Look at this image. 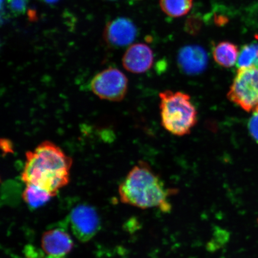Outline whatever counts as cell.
<instances>
[{"label": "cell", "mask_w": 258, "mask_h": 258, "mask_svg": "<svg viewBox=\"0 0 258 258\" xmlns=\"http://www.w3.org/2000/svg\"><path fill=\"white\" fill-rule=\"evenodd\" d=\"M160 5L167 15L178 18L188 14L192 8V0H160Z\"/></svg>", "instance_id": "13"}, {"label": "cell", "mask_w": 258, "mask_h": 258, "mask_svg": "<svg viewBox=\"0 0 258 258\" xmlns=\"http://www.w3.org/2000/svg\"><path fill=\"white\" fill-rule=\"evenodd\" d=\"M90 89L100 99L120 102L127 94L128 79L120 70L109 67L93 77L90 82Z\"/></svg>", "instance_id": "5"}, {"label": "cell", "mask_w": 258, "mask_h": 258, "mask_svg": "<svg viewBox=\"0 0 258 258\" xmlns=\"http://www.w3.org/2000/svg\"><path fill=\"white\" fill-rule=\"evenodd\" d=\"M21 179L46 190L53 196L70 182L73 161L57 145L46 141L29 151Z\"/></svg>", "instance_id": "1"}, {"label": "cell", "mask_w": 258, "mask_h": 258, "mask_svg": "<svg viewBox=\"0 0 258 258\" xmlns=\"http://www.w3.org/2000/svg\"><path fill=\"white\" fill-rule=\"evenodd\" d=\"M137 34V28L130 20L118 18L108 25L105 39L111 46L121 47L133 43Z\"/></svg>", "instance_id": "10"}, {"label": "cell", "mask_w": 258, "mask_h": 258, "mask_svg": "<svg viewBox=\"0 0 258 258\" xmlns=\"http://www.w3.org/2000/svg\"><path fill=\"white\" fill-rule=\"evenodd\" d=\"M239 50L237 45L230 41H221L213 50V57L222 67L231 68L237 62Z\"/></svg>", "instance_id": "11"}, {"label": "cell", "mask_w": 258, "mask_h": 258, "mask_svg": "<svg viewBox=\"0 0 258 258\" xmlns=\"http://www.w3.org/2000/svg\"><path fill=\"white\" fill-rule=\"evenodd\" d=\"M248 128L251 137L258 143V112H254L250 118Z\"/></svg>", "instance_id": "16"}, {"label": "cell", "mask_w": 258, "mask_h": 258, "mask_svg": "<svg viewBox=\"0 0 258 258\" xmlns=\"http://www.w3.org/2000/svg\"><path fill=\"white\" fill-rule=\"evenodd\" d=\"M44 2L49 3V4H52V3H55L59 0H43Z\"/></svg>", "instance_id": "17"}, {"label": "cell", "mask_w": 258, "mask_h": 258, "mask_svg": "<svg viewBox=\"0 0 258 258\" xmlns=\"http://www.w3.org/2000/svg\"><path fill=\"white\" fill-rule=\"evenodd\" d=\"M177 64L183 73L190 76L204 72L208 64L206 51L198 45H188L180 48L177 54Z\"/></svg>", "instance_id": "8"}, {"label": "cell", "mask_w": 258, "mask_h": 258, "mask_svg": "<svg viewBox=\"0 0 258 258\" xmlns=\"http://www.w3.org/2000/svg\"><path fill=\"white\" fill-rule=\"evenodd\" d=\"M28 0H8V8L14 15L24 14L27 10Z\"/></svg>", "instance_id": "15"}, {"label": "cell", "mask_w": 258, "mask_h": 258, "mask_svg": "<svg viewBox=\"0 0 258 258\" xmlns=\"http://www.w3.org/2000/svg\"><path fill=\"white\" fill-rule=\"evenodd\" d=\"M238 69L240 68H258V43L245 44L239 53L237 60Z\"/></svg>", "instance_id": "14"}, {"label": "cell", "mask_w": 258, "mask_h": 258, "mask_svg": "<svg viewBox=\"0 0 258 258\" xmlns=\"http://www.w3.org/2000/svg\"><path fill=\"white\" fill-rule=\"evenodd\" d=\"M176 190L167 188L162 179L148 163L140 161L119 186L121 202L138 208L171 210L169 198Z\"/></svg>", "instance_id": "2"}, {"label": "cell", "mask_w": 258, "mask_h": 258, "mask_svg": "<svg viewBox=\"0 0 258 258\" xmlns=\"http://www.w3.org/2000/svg\"><path fill=\"white\" fill-rule=\"evenodd\" d=\"M161 124L169 133L183 137L191 133L198 113L191 97L182 92L165 90L159 94Z\"/></svg>", "instance_id": "3"}, {"label": "cell", "mask_w": 258, "mask_h": 258, "mask_svg": "<svg viewBox=\"0 0 258 258\" xmlns=\"http://www.w3.org/2000/svg\"><path fill=\"white\" fill-rule=\"evenodd\" d=\"M74 241L62 226L45 231L41 239V249L44 258H66L72 251Z\"/></svg>", "instance_id": "7"}, {"label": "cell", "mask_w": 258, "mask_h": 258, "mask_svg": "<svg viewBox=\"0 0 258 258\" xmlns=\"http://www.w3.org/2000/svg\"><path fill=\"white\" fill-rule=\"evenodd\" d=\"M154 59L153 51L148 45L137 43L128 47L122 57V63L128 72L143 74L151 69Z\"/></svg>", "instance_id": "9"}, {"label": "cell", "mask_w": 258, "mask_h": 258, "mask_svg": "<svg viewBox=\"0 0 258 258\" xmlns=\"http://www.w3.org/2000/svg\"><path fill=\"white\" fill-rule=\"evenodd\" d=\"M227 98L248 112H258V68L238 69Z\"/></svg>", "instance_id": "4"}, {"label": "cell", "mask_w": 258, "mask_h": 258, "mask_svg": "<svg viewBox=\"0 0 258 258\" xmlns=\"http://www.w3.org/2000/svg\"><path fill=\"white\" fill-rule=\"evenodd\" d=\"M54 196L46 190L32 184H26L22 193L24 201L29 208L32 209L41 207L49 201Z\"/></svg>", "instance_id": "12"}, {"label": "cell", "mask_w": 258, "mask_h": 258, "mask_svg": "<svg viewBox=\"0 0 258 258\" xmlns=\"http://www.w3.org/2000/svg\"><path fill=\"white\" fill-rule=\"evenodd\" d=\"M72 233L80 241L91 240L101 228V219L93 206L80 204L74 207L67 218Z\"/></svg>", "instance_id": "6"}]
</instances>
